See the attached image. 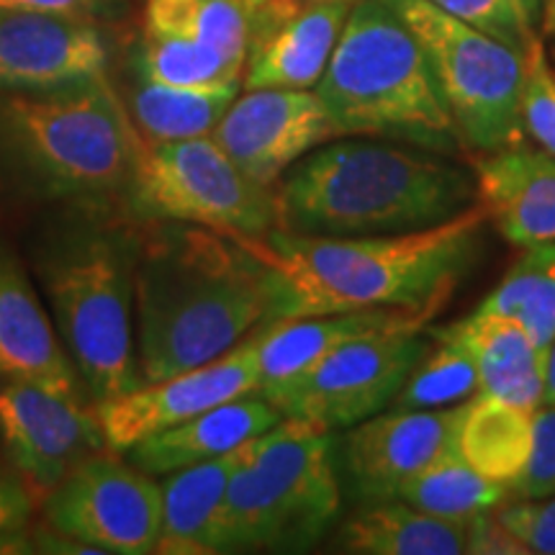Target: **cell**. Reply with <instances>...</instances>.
Returning <instances> with one entry per match:
<instances>
[{"mask_svg":"<svg viewBox=\"0 0 555 555\" xmlns=\"http://www.w3.org/2000/svg\"><path fill=\"white\" fill-rule=\"evenodd\" d=\"M489 214L478 204L442 224L380 237H311L273 229L237 237L268 270L270 322L367 309L440 311L476 258Z\"/></svg>","mask_w":555,"mask_h":555,"instance_id":"obj_1","label":"cell"},{"mask_svg":"<svg viewBox=\"0 0 555 555\" xmlns=\"http://www.w3.org/2000/svg\"><path fill=\"white\" fill-rule=\"evenodd\" d=\"M137 360L163 380L217 360L270 322L268 270L237 237L183 224L144 247L134 270Z\"/></svg>","mask_w":555,"mask_h":555,"instance_id":"obj_2","label":"cell"},{"mask_svg":"<svg viewBox=\"0 0 555 555\" xmlns=\"http://www.w3.org/2000/svg\"><path fill=\"white\" fill-rule=\"evenodd\" d=\"M278 227L311 237H380L427 229L476 204L474 172L412 144L337 142L311 150L275 183Z\"/></svg>","mask_w":555,"mask_h":555,"instance_id":"obj_3","label":"cell"},{"mask_svg":"<svg viewBox=\"0 0 555 555\" xmlns=\"http://www.w3.org/2000/svg\"><path fill=\"white\" fill-rule=\"evenodd\" d=\"M314 90L339 137H384L437 155L463 147L425 50L386 0L352 3Z\"/></svg>","mask_w":555,"mask_h":555,"instance_id":"obj_4","label":"cell"},{"mask_svg":"<svg viewBox=\"0 0 555 555\" xmlns=\"http://www.w3.org/2000/svg\"><path fill=\"white\" fill-rule=\"evenodd\" d=\"M343 506L335 433L283 416L247 442L214 525V553L307 551Z\"/></svg>","mask_w":555,"mask_h":555,"instance_id":"obj_5","label":"cell"},{"mask_svg":"<svg viewBox=\"0 0 555 555\" xmlns=\"http://www.w3.org/2000/svg\"><path fill=\"white\" fill-rule=\"evenodd\" d=\"M0 134L29 176L54 193H103L127 183L139 137L106 78L11 95Z\"/></svg>","mask_w":555,"mask_h":555,"instance_id":"obj_6","label":"cell"},{"mask_svg":"<svg viewBox=\"0 0 555 555\" xmlns=\"http://www.w3.org/2000/svg\"><path fill=\"white\" fill-rule=\"evenodd\" d=\"M425 50L463 147L494 152L525 142L519 119L522 52L440 11L429 0H386Z\"/></svg>","mask_w":555,"mask_h":555,"instance_id":"obj_7","label":"cell"},{"mask_svg":"<svg viewBox=\"0 0 555 555\" xmlns=\"http://www.w3.org/2000/svg\"><path fill=\"white\" fill-rule=\"evenodd\" d=\"M47 296L67 356L95 404L142 384L131 324L134 288L111 242H82L54 260L47 268Z\"/></svg>","mask_w":555,"mask_h":555,"instance_id":"obj_8","label":"cell"},{"mask_svg":"<svg viewBox=\"0 0 555 555\" xmlns=\"http://www.w3.org/2000/svg\"><path fill=\"white\" fill-rule=\"evenodd\" d=\"M131 196L155 219L196 224L229 237H266L278 227L275 185H260L211 134L139 142Z\"/></svg>","mask_w":555,"mask_h":555,"instance_id":"obj_9","label":"cell"},{"mask_svg":"<svg viewBox=\"0 0 555 555\" xmlns=\"http://www.w3.org/2000/svg\"><path fill=\"white\" fill-rule=\"evenodd\" d=\"M433 337L422 330H388L350 339L288 384L260 393L278 412L330 433L350 429L399 397Z\"/></svg>","mask_w":555,"mask_h":555,"instance_id":"obj_10","label":"cell"},{"mask_svg":"<svg viewBox=\"0 0 555 555\" xmlns=\"http://www.w3.org/2000/svg\"><path fill=\"white\" fill-rule=\"evenodd\" d=\"M114 450L88 455L44 499L54 532L95 553H155L163 525V486Z\"/></svg>","mask_w":555,"mask_h":555,"instance_id":"obj_11","label":"cell"},{"mask_svg":"<svg viewBox=\"0 0 555 555\" xmlns=\"http://www.w3.org/2000/svg\"><path fill=\"white\" fill-rule=\"evenodd\" d=\"M0 435L21 483L41 502L80 461L108 450L95 409L24 380L0 386Z\"/></svg>","mask_w":555,"mask_h":555,"instance_id":"obj_12","label":"cell"},{"mask_svg":"<svg viewBox=\"0 0 555 555\" xmlns=\"http://www.w3.org/2000/svg\"><path fill=\"white\" fill-rule=\"evenodd\" d=\"M258 384V360L249 335L217 360L163 380H144L127 393L99 401L95 416L106 448L121 455L152 435L183 425L224 401L255 393Z\"/></svg>","mask_w":555,"mask_h":555,"instance_id":"obj_13","label":"cell"},{"mask_svg":"<svg viewBox=\"0 0 555 555\" xmlns=\"http://www.w3.org/2000/svg\"><path fill=\"white\" fill-rule=\"evenodd\" d=\"M211 137L247 178L275 185L291 165L339 134L317 90L255 88L232 101Z\"/></svg>","mask_w":555,"mask_h":555,"instance_id":"obj_14","label":"cell"},{"mask_svg":"<svg viewBox=\"0 0 555 555\" xmlns=\"http://www.w3.org/2000/svg\"><path fill=\"white\" fill-rule=\"evenodd\" d=\"M463 404L448 409H399L367 416L345 429L337 466L356 502L378 504L399 499L401 486L442 450L455 446Z\"/></svg>","mask_w":555,"mask_h":555,"instance_id":"obj_15","label":"cell"},{"mask_svg":"<svg viewBox=\"0 0 555 555\" xmlns=\"http://www.w3.org/2000/svg\"><path fill=\"white\" fill-rule=\"evenodd\" d=\"M108 50L95 21L0 9V88L44 93L106 78Z\"/></svg>","mask_w":555,"mask_h":555,"instance_id":"obj_16","label":"cell"},{"mask_svg":"<svg viewBox=\"0 0 555 555\" xmlns=\"http://www.w3.org/2000/svg\"><path fill=\"white\" fill-rule=\"evenodd\" d=\"M356 0H268L249 41L245 90H314Z\"/></svg>","mask_w":555,"mask_h":555,"instance_id":"obj_17","label":"cell"},{"mask_svg":"<svg viewBox=\"0 0 555 555\" xmlns=\"http://www.w3.org/2000/svg\"><path fill=\"white\" fill-rule=\"evenodd\" d=\"M476 201L515 247L555 240V155L517 142L470 159Z\"/></svg>","mask_w":555,"mask_h":555,"instance_id":"obj_18","label":"cell"},{"mask_svg":"<svg viewBox=\"0 0 555 555\" xmlns=\"http://www.w3.org/2000/svg\"><path fill=\"white\" fill-rule=\"evenodd\" d=\"M435 311L414 309H367L347 314H317L275 319L253 332L255 360H258V393L278 388L309 371L339 345L350 339L388 330H425Z\"/></svg>","mask_w":555,"mask_h":555,"instance_id":"obj_19","label":"cell"},{"mask_svg":"<svg viewBox=\"0 0 555 555\" xmlns=\"http://www.w3.org/2000/svg\"><path fill=\"white\" fill-rule=\"evenodd\" d=\"M78 378L29 278L0 253V380L37 384L80 401Z\"/></svg>","mask_w":555,"mask_h":555,"instance_id":"obj_20","label":"cell"},{"mask_svg":"<svg viewBox=\"0 0 555 555\" xmlns=\"http://www.w3.org/2000/svg\"><path fill=\"white\" fill-rule=\"evenodd\" d=\"M283 414L258 391L224 401L193 420L157 433L127 450L129 461L150 476H168L172 470L227 455L247 440L268 433Z\"/></svg>","mask_w":555,"mask_h":555,"instance_id":"obj_21","label":"cell"},{"mask_svg":"<svg viewBox=\"0 0 555 555\" xmlns=\"http://www.w3.org/2000/svg\"><path fill=\"white\" fill-rule=\"evenodd\" d=\"M435 330L457 339L474 356L481 384L478 393L512 401L530 412L543 404L547 356L517 319L474 311L461 322Z\"/></svg>","mask_w":555,"mask_h":555,"instance_id":"obj_22","label":"cell"},{"mask_svg":"<svg viewBox=\"0 0 555 555\" xmlns=\"http://www.w3.org/2000/svg\"><path fill=\"white\" fill-rule=\"evenodd\" d=\"M247 442L227 455L168 474L163 483V525H159L155 553H214V525H217L219 506L224 502L229 478L245 455Z\"/></svg>","mask_w":555,"mask_h":555,"instance_id":"obj_23","label":"cell"},{"mask_svg":"<svg viewBox=\"0 0 555 555\" xmlns=\"http://www.w3.org/2000/svg\"><path fill=\"white\" fill-rule=\"evenodd\" d=\"M337 547L356 555H463L466 522L427 515L401 499L363 504L339 527Z\"/></svg>","mask_w":555,"mask_h":555,"instance_id":"obj_24","label":"cell"},{"mask_svg":"<svg viewBox=\"0 0 555 555\" xmlns=\"http://www.w3.org/2000/svg\"><path fill=\"white\" fill-rule=\"evenodd\" d=\"M530 409L478 393L463 404L455 448L478 474L506 489L517 483L532 450Z\"/></svg>","mask_w":555,"mask_h":555,"instance_id":"obj_25","label":"cell"},{"mask_svg":"<svg viewBox=\"0 0 555 555\" xmlns=\"http://www.w3.org/2000/svg\"><path fill=\"white\" fill-rule=\"evenodd\" d=\"M242 82L183 88L139 75L131 90V121L144 131L147 142L206 137L240 95Z\"/></svg>","mask_w":555,"mask_h":555,"instance_id":"obj_26","label":"cell"},{"mask_svg":"<svg viewBox=\"0 0 555 555\" xmlns=\"http://www.w3.org/2000/svg\"><path fill=\"white\" fill-rule=\"evenodd\" d=\"M268 0H147L144 29L170 31L211 47L245 67Z\"/></svg>","mask_w":555,"mask_h":555,"instance_id":"obj_27","label":"cell"},{"mask_svg":"<svg viewBox=\"0 0 555 555\" xmlns=\"http://www.w3.org/2000/svg\"><path fill=\"white\" fill-rule=\"evenodd\" d=\"M399 499L427 515L468 522L470 517L504 504L509 489L483 478L453 446L416 470L401 486Z\"/></svg>","mask_w":555,"mask_h":555,"instance_id":"obj_28","label":"cell"},{"mask_svg":"<svg viewBox=\"0 0 555 555\" xmlns=\"http://www.w3.org/2000/svg\"><path fill=\"white\" fill-rule=\"evenodd\" d=\"M476 311L517 319L547 356L555 343V240L522 247Z\"/></svg>","mask_w":555,"mask_h":555,"instance_id":"obj_29","label":"cell"},{"mask_svg":"<svg viewBox=\"0 0 555 555\" xmlns=\"http://www.w3.org/2000/svg\"><path fill=\"white\" fill-rule=\"evenodd\" d=\"M433 345L412 367L406 384L391 406L399 409H448L466 404L481 391L478 367L470 352L457 339L429 330Z\"/></svg>","mask_w":555,"mask_h":555,"instance_id":"obj_30","label":"cell"},{"mask_svg":"<svg viewBox=\"0 0 555 555\" xmlns=\"http://www.w3.org/2000/svg\"><path fill=\"white\" fill-rule=\"evenodd\" d=\"M139 75L168 86L204 88L242 82L245 67L211 50L204 41L170 31L144 29L139 50Z\"/></svg>","mask_w":555,"mask_h":555,"instance_id":"obj_31","label":"cell"},{"mask_svg":"<svg viewBox=\"0 0 555 555\" xmlns=\"http://www.w3.org/2000/svg\"><path fill=\"white\" fill-rule=\"evenodd\" d=\"M522 95H519V119L525 137L535 147L555 155V67L547 57L543 39H532L522 54Z\"/></svg>","mask_w":555,"mask_h":555,"instance_id":"obj_32","label":"cell"},{"mask_svg":"<svg viewBox=\"0 0 555 555\" xmlns=\"http://www.w3.org/2000/svg\"><path fill=\"white\" fill-rule=\"evenodd\" d=\"M429 3L522 54L535 39V18L525 9L522 0H429Z\"/></svg>","mask_w":555,"mask_h":555,"instance_id":"obj_33","label":"cell"},{"mask_svg":"<svg viewBox=\"0 0 555 555\" xmlns=\"http://www.w3.org/2000/svg\"><path fill=\"white\" fill-rule=\"evenodd\" d=\"M555 494V404H540L532 416L530 461L509 489V499H545Z\"/></svg>","mask_w":555,"mask_h":555,"instance_id":"obj_34","label":"cell"},{"mask_svg":"<svg viewBox=\"0 0 555 555\" xmlns=\"http://www.w3.org/2000/svg\"><path fill=\"white\" fill-rule=\"evenodd\" d=\"M496 517L530 555H555V494L545 499H506Z\"/></svg>","mask_w":555,"mask_h":555,"instance_id":"obj_35","label":"cell"},{"mask_svg":"<svg viewBox=\"0 0 555 555\" xmlns=\"http://www.w3.org/2000/svg\"><path fill=\"white\" fill-rule=\"evenodd\" d=\"M466 553L470 555H530L512 535L494 509L481 512L466 522Z\"/></svg>","mask_w":555,"mask_h":555,"instance_id":"obj_36","label":"cell"},{"mask_svg":"<svg viewBox=\"0 0 555 555\" xmlns=\"http://www.w3.org/2000/svg\"><path fill=\"white\" fill-rule=\"evenodd\" d=\"M0 9L44 11V13H62V16L99 21V18H108V16H116V13H121L124 0H0Z\"/></svg>","mask_w":555,"mask_h":555,"instance_id":"obj_37","label":"cell"},{"mask_svg":"<svg viewBox=\"0 0 555 555\" xmlns=\"http://www.w3.org/2000/svg\"><path fill=\"white\" fill-rule=\"evenodd\" d=\"M29 506L31 494L26 486L0 476V535L24 525V519L29 517Z\"/></svg>","mask_w":555,"mask_h":555,"instance_id":"obj_38","label":"cell"},{"mask_svg":"<svg viewBox=\"0 0 555 555\" xmlns=\"http://www.w3.org/2000/svg\"><path fill=\"white\" fill-rule=\"evenodd\" d=\"M543 404H555V343L547 350V367H545V399Z\"/></svg>","mask_w":555,"mask_h":555,"instance_id":"obj_39","label":"cell"},{"mask_svg":"<svg viewBox=\"0 0 555 555\" xmlns=\"http://www.w3.org/2000/svg\"><path fill=\"white\" fill-rule=\"evenodd\" d=\"M543 31L545 37L553 41V52H555V5H543Z\"/></svg>","mask_w":555,"mask_h":555,"instance_id":"obj_40","label":"cell"},{"mask_svg":"<svg viewBox=\"0 0 555 555\" xmlns=\"http://www.w3.org/2000/svg\"><path fill=\"white\" fill-rule=\"evenodd\" d=\"M522 3H525V9L530 11V16L538 18V13H540V0H522Z\"/></svg>","mask_w":555,"mask_h":555,"instance_id":"obj_41","label":"cell"},{"mask_svg":"<svg viewBox=\"0 0 555 555\" xmlns=\"http://www.w3.org/2000/svg\"><path fill=\"white\" fill-rule=\"evenodd\" d=\"M545 3H547V5H555V0H545Z\"/></svg>","mask_w":555,"mask_h":555,"instance_id":"obj_42","label":"cell"},{"mask_svg":"<svg viewBox=\"0 0 555 555\" xmlns=\"http://www.w3.org/2000/svg\"><path fill=\"white\" fill-rule=\"evenodd\" d=\"M553 62H555V52H553Z\"/></svg>","mask_w":555,"mask_h":555,"instance_id":"obj_43","label":"cell"}]
</instances>
